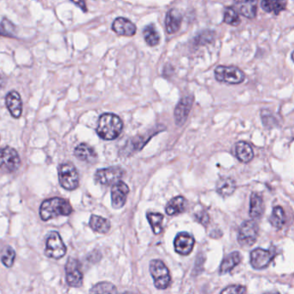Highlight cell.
I'll list each match as a JSON object with an SVG mask.
<instances>
[{
    "mask_svg": "<svg viewBox=\"0 0 294 294\" xmlns=\"http://www.w3.org/2000/svg\"><path fill=\"white\" fill-rule=\"evenodd\" d=\"M236 188H237L236 182L233 179L229 178V177L220 179L216 186L217 193L223 197H227L232 195L236 190Z\"/></svg>",
    "mask_w": 294,
    "mask_h": 294,
    "instance_id": "d4e9b609",
    "label": "cell"
},
{
    "mask_svg": "<svg viewBox=\"0 0 294 294\" xmlns=\"http://www.w3.org/2000/svg\"><path fill=\"white\" fill-rule=\"evenodd\" d=\"M194 244L195 241L194 238L187 232L179 233L175 237V241H174L175 251L182 256L189 255L193 251Z\"/></svg>",
    "mask_w": 294,
    "mask_h": 294,
    "instance_id": "4fadbf2b",
    "label": "cell"
},
{
    "mask_svg": "<svg viewBox=\"0 0 294 294\" xmlns=\"http://www.w3.org/2000/svg\"><path fill=\"white\" fill-rule=\"evenodd\" d=\"M5 104L10 115L14 118H19L22 112V102L21 96L16 91H10L5 98Z\"/></svg>",
    "mask_w": 294,
    "mask_h": 294,
    "instance_id": "e0dca14e",
    "label": "cell"
},
{
    "mask_svg": "<svg viewBox=\"0 0 294 294\" xmlns=\"http://www.w3.org/2000/svg\"><path fill=\"white\" fill-rule=\"evenodd\" d=\"M241 255L238 251H234L228 255L223 260L222 263L220 265L219 273L220 275H225L227 273L231 272L235 267L238 266L239 263H241Z\"/></svg>",
    "mask_w": 294,
    "mask_h": 294,
    "instance_id": "7402d4cb",
    "label": "cell"
},
{
    "mask_svg": "<svg viewBox=\"0 0 294 294\" xmlns=\"http://www.w3.org/2000/svg\"><path fill=\"white\" fill-rule=\"evenodd\" d=\"M292 60H293V61L294 62V51L292 53Z\"/></svg>",
    "mask_w": 294,
    "mask_h": 294,
    "instance_id": "ab89813d",
    "label": "cell"
},
{
    "mask_svg": "<svg viewBox=\"0 0 294 294\" xmlns=\"http://www.w3.org/2000/svg\"><path fill=\"white\" fill-rule=\"evenodd\" d=\"M112 29L122 36H133L137 31L136 26L125 17H117L113 22Z\"/></svg>",
    "mask_w": 294,
    "mask_h": 294,
    "instance_id": "2e32d148",
    "label": "cell"
},
{
    "mask_svg": "<svg viewBox=\"0 0 294 294\" xmlns=\"http://www.w3.org/2000/svg\"><path fill=\"white\" fill-rule=\"evenodd\" d=\"M259 235V226L255 220L244 221L238 232V243L243 247H251L256 244Z\"/></svg>",
    "mask_w": 294,
    "mask_h": 294,
    "instance_id": "8992f818",
    "label": "cell"
},
{
    "mask_svg": "<svg viewBox=\"0 0 294 294\" xmlns=\"http://www.w3.org/2000/svg\"><path fill=\"white\" fill-rule=\"evenodd\" d=\"M145 41L150 47H155L160 42V35L153 24L147 25L143 30Z\"/></svg>",
    "mask_w": 294,
    "mask_h": 294,
    "instance_id": "f1b7e54d",
    "label": "cell"
},
{
    "mask_svg": "<svg viewBox=\"0 0 294 294\" xmlns=\"http://www.w3.org/2000/svg\"><path fill=\"white\" fill-rule=\"evenodd\" d=\"M90 294H118L116 286L110 282H100L91 288Z\"/></svg>",
    "mask_w": 294,
    "mask_h": 294,
    "instance_id": "4dcf8cb0",
    "label": "cell"
},
{
    "mask_svg": "<svg viewBox=\"0 0 294 294\" xmlns=\"http://www.w3.org/2000/svg\"><path fill=\"white\" fill-rule=\"evenodd\" d=\"M0 35H1V32H0Z\"/></svg>",
    "mask_w": 294,
    "mask_h": 294,
    "instance_id": "b9f144b4",
    "label": "cell"
},
{
    "mask_svg": "<svg viewBox=\"0 0 294 294\" xmlns=\"http://www.w3.org/2000/svg\"><path fill=\"white\" fill-rule=\"evenodd\" d=\"M193 103H194L193 97L188 96V97H183L182 100L180 101V103L177 104L175 110V123L177 125H182L186 122L191 109H192Z\"/></svg>",
    "mask_w": 294,
    "mask_h": 294,
    "instance_id": "9a60e30c",
    "label": "cell"
},
{
    "mask_svg": "<svg viewBox=\"0 0 294 294\" xmlns=\"http://www.w3.org/2000/svg\"><path fill=\"white\" fill-rule=\"evenodd\" d=\"M66 282L70 287L79 288L83 283V273L78 260L69 258L66 266Z\"/></svg>",
    "mask_w": 294,
    "mask_h": 294,
    "instance_id": "30bf717a",
    "label": "cell"
},
{
    "mask_svg": "<svg viewBox=\"0 0 294 294\" xmlns=\"http://www.w3.org/2000/svg\"><path fill=\"white\" fill-rule=\"evenodd\" d=\"M21 159L14 148L6 147L0 150V170L4 173H13L18 169Z\"/></svg>",
    "mask_w": 294,
    "mask_h": 294,
    "instance_id": "52a82bcc",
    "label": "cell"
},
{
    "mask_svg": "<svg viewBox=\"0 0 294 294\" xmlns=\"http://www.w3.org/2000/svg\"><path fill=\"white\" fill-rule=\"evenodd\" d=\"M130 294V293H125V294Z\"/></svg>",
    "mask_w": 294,
    "mask_h": 294,
    "instance_id": "60d3db41",
    "label": "cell"
},
{
    "mask_svg": "<svg viewBox=\"0 0 294 294\" xmlns=\"http://www.w3.org/2000/svg\"><path fill=\"white\" fill-rule=\"evenodd\" d=\"M66 253V247L60 235L57 232H52L47 236L45 254L53 259H60Z\"/></svg>",
    "mask_w": 294,
    "mask_h": 294,
    "instance_id": "ba28073f",
    "label": "cell"
},
{
    "mask_svg": "<svg viewBox=\"0 0 294 294\" xmlns=\"http://www.w3.org/2000/svg\"><path fill=\"white\" fill-rule=\"evenodd\" d=\"M269 221L275 228L279 229V230H281L284 226L286 221H287V217H286L285 212L282 207L277 206V207H274Z\"/></svg>",
    "mask_w": 294,
    "mask_h": 294,
    "instance_id": "83f0119b",
    "label": "cell"
},
{
    "mask_svg": "<svg viewBox=\"0 0 294 294\" xmlns=\"http://www.w3.org/2000/svg\"><path fill=\"white\" fill-rule=\"evenodd\" d=\"M123 129V122L114 114H104L101 116L97 125V135L105 141L118 138Z\"/></svg>",
    "mask_w": 294,
    "mask_h": 294,
    "instance_id": "7a4b0ae2",
    "label": "cell"
},
{
    "mask_svg": "<svg viewBox=\"0 0 294 294\" xmlns=\"http://www.w3.org/2000/svg\"><path fill=\"white\" fill-rule=\"evenodd\" d=\"M187 200L182 196L173 198L166 206V213L169 216H173L183 213L187 207Z\"/></svg>",
    "mask_w": 294,
    "mask_h": 294,
    "instance_id": "44dd1931",
    "label": "cell"
},
{
    "mask_svg": "<svg viewBox=\"0 0 294 294\" xmlns=\"http://www.w3.org/2000/svg\"><path fill=\"white\" fill-rule=\"evenodd\" d=\"M147 219L155 234L158 235L163 232V214L158 213H147Z\"/></svg>",
    "mask_w": 294,
    "mask_h": 294,
    "instance_id": "f546056e",
    "label": "cell"
},
{
    "mask_svg": "<svg viewBox=\"0 0 294 294\" xmlns=\"http://www.w3.org/2000/svg\"><path fill=\"white\" fill-rule=\"evenodd\" d=\"M150 273L154 279V285L157 289H166L170 282L168 268L161 260H152L150 263Z\"/></svg>",
    "mask_w": 294,
    "mask_h": 294,
    "instance_id": "277c9868",
    "label": "cell"
},
{
    "mask_svg": "<svg viewBox=\"0 0 294 294\" xmlns=\"http://www.w3.org/2000/svg\"><path fill=\"white\" fill-rule=\"evenodd\" d=\"M235 154L238 157L239 161L242 163H249L251 160L253 159L254 151L251 145L244 142V141H239L236 146H235Z\"/></svg>",
    "mask_w": 294,
    "mask_h": 294,
    "instance_id": "ffe728a7",
    "label": "cell"
},
{
    "mask_svg": "<svg viewBox=\"0 0 294 294\" xmlns=\"http://www.w3.org/2000/svg\"><path fill=\"white\" fill-rule=\"evenodd\" d=\"M151 136H142V135H139L137 137L133 139L131 141H129L128 144L126 145V147L123 149V152L125 155H129V153L132 152H135L136 150H140L145 147V145L147 144L148 142V140L150 138Z\"/></svg>",
    "mask_w": 294,
    "mask_h": 294,
    "instance_id": "4316f807",
    "label": "cell"
},
{
    "mask_svg": "<svg viewBox=\"0 0 294 294\" xmlns=\"http://www.w3.org/2000/svg\"><path fill=\"white\" fill-rule=\"evenodd\" d=\"M182 22V14L178 9H169L167 12L165 18L166 30L169 35L175 34L179 31Z\"/></svg>",
    "mask_w": 294,
    "mask_h": 294,
    "instance_id": "ac0fdd59",
    "label": "cell"
},
{
    "mask_svg": "<svg viewBox=\"0 0 294 294\" xmlns=\"http://www.w3.org/2000/svg\"><path fill=\"white\" fill-rule=\"evenodd\" d=\"M71 1H72V3H75L77 6L79 7L84 12H87V6H86L85 0H71Z\"/></svg>",
    "mask_w": 294,
    "mask_h": 294,
    "instance_id": "74e56055",
    "label": "cell"
},
{
    "mask_svg": "<svg viewBox=\"0 0 294 294\" xmlns=\"http://www.w3.org/2000/svg\"><path fill=\"white\" fill-rule=\"evenodd\" d=\"M125 171L120 167H110L97 170L95 178L97 182L103 185L115 184L121 181Z\"/></svg>",
    "mask_w": 294,
    "mask_h": 294,
    "instance_id": "9c48e42d",
    "label": "cell"
},
{
    "mask_svg": "<svg viewBox=\"0 0 294 294\" xmlns=\"http://www.w3.org/2000/svg\"><path fill=\"white\" fill-rule=\"evenodd\" d=\"M221 294H247V290L244 286L232 285L225 288Z\"/></svg>",
    "mask_w": 294,
    "mask_h": 294,
    "instance_id": "e575fe53",
    "label": "cell"
},
{
    "mask_svg": "<svg viewBox=\"0 0 294 294\" xmlns=\"http://www.w3.org/2000/svg\"><path fill=\"white\" fill-rule=\"evenodd\" d=\"M72 213V207L68 200L54 197L46 200L40 207V216L43 221L58 216H68Z\"/></svg>",
    "mask_w": 294,
    "mask_h": 294,
    "instance_id": "6da1fadb",
    "label": "cell"
},
{
    "mask_svg": "<svg viewBox=\"0 0 294 294\" xmlns=\"http://www.w3.org/2000/svg\"><path fill=\"white\" fill-rule=\"evenodd\" d=\"M264 212V203H263V195L260 193H253L251 196L250 204V216L257 220L263 216Z\"/></svg>",
    "mask_w": 294,
    "mask_h": 294,
    "instance_id": "d6986e66",
    "label": "cell"
},
{
    "mask_svg": "<svg viewBox=\"0 0 294 294\" xmlns=\"http://www.w3.org/2000/svg\"><path fill=\"white\" fill-rule=\"evenodd\" d=\"M288 5L287 0H263L261 3L262 9L268 13H274L279 15L285 10Z\"/></svg>",
    "mask_w": 294,
    "mask_h": 294,
    "instance_id": "603a6c76",
    "label": "cell"
},
{
    "mask_svg": "<svg viewBox=\"0 0 294 294\" xmlns=\"http://www.w3.org/2000/svg\"><path fill=\"white\" fill-rule=\"evenodd\" d=\"M74 155L78 159L91 163L97 158V153L94 149L86 144L78 145L74 150Z\"/></svg>",
    "mask_w": 294,
    "mask_h": 294,
    "instance_id": "cb8c5ba5",
    "label": "cell"
},
{
    "mask_svg": "<svg viewBox=\"0 0 294 294\" xmlns=\"http://www.w3.org/2000/svg\"><path fill=\"white\" fill-rule=\"evenodd\" d=\"M224 22L229 25L237 26L241 23V19L238 15V11L234 9V7H226L224 12Z\"/></svg>",
    "mask_w": 294,
    "mask_h": 294,
    "instance_id": "1f68e13d",
    "label": "cell"
},
{
    "mask_svg": "<svg viewBox=\"0 0 294 294\" xmlns=\"http://www.w3.org/2000/svg\"><path fill=\"white\" fill-rule=\"evenodd\" d=\"M16 258V252L10 246L3 247L1 251V261L6 268H11Z\"/></svg>",
    "mask_w": 294,
    "mask_h": 294,
    "instance_id": "d6a6232c",
    "label": "cell"
},
{
    "mask_svg": "<svg viewBox=\"0 0 294 294\" xmlns=\"http://www.w3.org/2000/svg\"><path fill=\"white\" fill-rule=\"evenodd\" d=\"M2 27H3V30L5 31V33L12 34L14 25H13L11 22L8 21L7 19H3V21L2 22Z\"/></svg>",
    "mask_w": 294,
    "mask_h": 294,
    "instance_id": "8d00e7d4",
    "label": "cell"
},
{
    "mask_svg": "<svg viewBox=\"0 0 294 294\" xmlns=\"http://www.w3.org/2000/svg\"><path fill=\"white\" fill-rule=\"evenodd\" d=\"M59 180L63 188L74 190L79 185V175L75 166L71 163H62L59 167Z\"/></svg>",
    "mask_w": 294,
    "mask_h": 294,
    "instance_id": "5b68a950",
    "label": "cell"
},
{
    "mask_svg": "<svg viewBox=\"0 0 294 294\" xmlns=\"http://www.w3.org/2000/svg\"><path fill=\"white\" fill-rule=\"evenodd\" d=\"M195 218H196V220H197L198 222H200L202 225H207L209 223V215L205 211H202L200 213L196 214Z\"/></svg>",
    "mask_w": 294,
    "mask_h": 294,
    "instance_id": "d590c367",
    "label": "cell"
},
{
    "mask_svg": "<svg viewBox=\"0 0 294 294\" xmlns=\"http://www.w3.org/2000/svg\"><path fill=\"white\" fill-rule=\"evenodd\" d=\"M261 116L263 120V125L265 126L267 129H273L275 128V126L277 125V120L276 119V117L271 111L263 110L261 113Z\"/></svg>",
    "mask_w": 294,
    "mask_h": 294,
    "instance_id": "836d02e7",
    "label": "cell"
},
{
    "mask_svg": "<svg viewBox=\"0 0 294 294\" xmlns=\"http://www.w3.org/2000/svg\"><path fill=\"white\" fill-rule=\"evenodd\" d=\"M280 294L277 292H270V293H266V294Z\"/></svg>",
    "mask_w": 294,
    "mask_h": 294,
    "instance_id": "f35d334b",
    "label": "cell"
},
{
    "mask_svg": "<svg viewBox=\"0 0 294 294\" xmlns=\"http://www.w3.org/2000/svg\"><path fill=\"white\" fill-rule=\"evenodd\" d=\"M276 257V253L271 251L257 248L251 253V264L255 269H264L269 266L272 260Z\"/></svg>",
    "mask_w": 294,
    "mask_h": 294,
    "instance_id": "8fae6325",
    "label": "cell"
},
{
    "mask_svg": "<svg viewBox=\"0 0 294 294\" xmlns=\"http://www.w3.org/2000/svg\"><path fill=\"white\" fill-rule=\"evenodd\" d=\"M90 226L95 232L105 234L110 230V222L103 217L92 215L90 219Z\"/></svg>",
    "mask_w": 294,
    "mask_h": 294,
    "instance_id": "484cf974",
    "label": "cell"
},
{
    "mask_svg": "<svg viewBox=\"0 0 294 294\" xmlns=\"http://www.w3.org/2000/svg\"><path fill=\"white\" fill-rule=\"evenodd\" d=\"M129 193V188L125 182L119 181L113 185L111 189L112 206L116 209L122 208L125 205Z\"/></svg>",
    "mask_w": 294,
    "mask_h": 294,
    "instance_id": "7c38bea8",
    "label": "cell"
},
{
    "mask_svg": "<svg viewBox=\"0 0 294 294\" xmlns=\"http://www.w3.org/2000/svg\"><path fill=\"white\" fill-rule=\"evenodd\" d=\"M214 74L218 81L229 85H238L245 79L244 72L237 66H219L214 71Z\"/></svg>",
    "mask_w": 294,
    "mask_h": 294,
    "instance_id": "3957f363",
    "label": "cell"
},
{
    "mask_svg": "<svg viewBox=\"0 0 294 294\" xmlns=\"http://www.w3.org/2000/svg\"><path fill=\"white\" fill-rule=\"evenodd\" d=\"M257 0H234V9L242 16L249 19L257 16Z\"/></svg>",
    "mask_w": 294,
    "mask_h": 294,
    "instance_id": "5bb4252c",
    "label": "cell"
}]
</instances>
